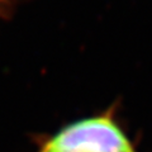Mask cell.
<instances>
[{"instance_id": "obj_1", "label": "cell", "mask_w": 152, "mask_h": 152, "mask_svg": "<svg viewBox=\"0 0 152 152\" xmlns=\"http://www.w3.org/2000/svg\"><path fill=\"white\" fill-rule=\"evenodd\" d=\"M41 152H136L119 126L107 117L70 124L47 142Z\"/></svg>"}]
</instances>
